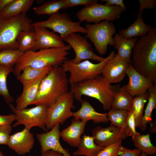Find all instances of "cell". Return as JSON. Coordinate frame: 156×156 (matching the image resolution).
Listing matches in <instances>:
<instances>
[{
  "label": "cell",
  "instance_id": "8992f818",
  "mask_svg": "<svg viewBox=\"0 0 156 156\" xmlns=\"http://www.w3.org/2000/svg\"><path fill=\"white\" fill-rule=\"evenodd\" d=\"M115 55V52L112 51L103 61L96 64L86 60L75 64L68 59L65 60L61 65L65 72L70 73L68 81L69 84L71 85L83 82L101 75L102 70L104 66Z\"/></svg>",
  "mask_w": 156,
  "mask_h": 156
},
{
  "label": "cell",
  "instance_id": "60d3db41",
  "mask_svg": "<svg viewBox=\"0 0 156 156\" xmlns=\"http://www.w3.org/2000/svg\"><path fill=\"white\" fill-rule=\"evenodd\" d=\"M127 125L132 134L131 136L139 133L136 131L134 114L132 109L129 111V116L127 122Z\"/></svg>",
  "mask_w": 156,
  "mask_h": 156
},
{
  "label": "cell",
  "instance_id": "5bb4252c",
  "mask_svg": "<svg viewBox=\"0 0 156 156\" xmlns=\"http://www.w3.org/2000/svg\"><path fill=\"white\" fill-rule=\"evenodd\" d=\"M60 124L57 123L49 131L36 134L41 146V154L51 150L60 153L64 156H71L69 151L64 148L60 143Z\"/></svg>",
  "mask_w": 156,
  "mask_h": 156
},
{
  "label": "cell",
  "instance_id": "7dc6e473",
  "mask_svg": "<svg viewBox=\"0 0 156 156\" xmlns=\"http://www.w3.org/2000/svg\"><path fill=\"white\" fill-rule=\"evenodd\" d=\"M138 156H147V155L144 152H142Z\"/></svg>",
  "mask_w": 156,
  "mask_h": 156
},
{
  "label": "cell",
  "instance_id": "f1b7e54d",
  "mask_svg": "<svg viewBox=\"0 0 156 156\" xmlns=\"http://www.w3.org/2000/svg\"><path fill=\"white\" fill-rule=\"evenodd\" d=\"M147 91L149 94L148 102L139 127L143 131L147 128V124L152 122V113L153 110L156 108V84H154Z\"/></svg>",
  "mask_w": 156,
  "mask_h": 156
},
{
  "label": "cell",
  "instance_id": "b9f144b4",
  "mask_svg": "<svg viewBox=\"0 0 156 156\" xmlns=\"http://www.w3.org/2000/svg\"><path fill=\"white\" fill-rule=\"evenodd\" d=\"M16 120V117L14 114L2 115L0 114V125H11Z\"/></svg>",
  "mask_w": 156,
  "mask_h": 156
},
{
  "label": "cell",
  "instance_id": "7a4b0ae2",
  "mask_svg": "<svg viewBox=\"0 0 156 156\" xmlns=\"http://www.w3.org/2000/svg\"><path fill=\"white\" fill-rule=\"evenodd\" d=\"M68 79L61 65L52 67L43 78L31 105L49 107L61 95L68 91Z\"/></svg>",
  "mask_w": 156,
  "mask_h": 156
},
{
  "label": "cell",
  "instance_id": "9a60e30c",
  "mask_svg": "<svg viewBox=\"0 0 156 156\" xmlns=\"http://www.w3.org/2000/svg\"><path fill=\"white\" fill-rule=\"evenodd\" d=\"M36 36L33 51L51 48H61L66 45L62 38L53 31L41 27H33Z\"/></svg>",
  "mask_w": 156,
  "mask_h": 156
},
{
  "label": "cell",
  "instance_id": "6da1fadb",
  "mask_svg": "<svg viewBox=\"0 0 156 156\" xmlns=\"http://www.w3.org/2000/svg\"><path fill=\"white\" fill-rule=\"evenodd\" d=\"M138 73L156 84V29L152 27L137 40L133 48L131 63Z\"/></svg>",
  "mask_w": 156,
  "mask_h": 156
},
{
  "label": "cell",
  "instance_id": "83f0119b",
  "mask_svg": "<svg viewBox=\"0 0 156 156\" xmlns=\"http://www.w3.org/2000/svg\"><path fill=\"white\" fill-rule=\"evenodd\" d=\"M53 67H48L42 69L29 66L25 67L17 76V79L23 85L33 81L47 74Z\"/></svg>",
  "mask_w": 156,
  "mask_h": 156
},
{
  "label": "cell",
  "instance_id": "5b68a950",
  "mask_svg": "<svg viewBox=\"0 0 156 156\" xmlns=\"http://www.w3.org/2000/svg\"><path fill=\"white\" fill-rule=\"evenodd\" d=\"M32 24L26 13L9 19L0 16V51L17 49L18 36L22 31L33 30Z\"/></svg>",
  "mask_w": 156,
  "mask_h": 156
},
{
  "label": "cell",
  "instance_id": "f546056e",
  "mask_svg": "<svg viewBox=\"0 0 156 156\" xmlns=\"http://www.w3.org/2000/svg\"><path fill=\"white\" fill-rule=\"evenodd\" d=\"M131 137L135 146L142 152L147 155H153L156 153V147L152 144L149 133L142 135L139 133Z\"/></svg>",
  "mask_w": 156,
  "mask_h": 156
},
{
  "label": "cell",
  "instance_id": "2e32d148",
  "mask_svg": "<svg viewBox=\"0 0 156 156\" xmlns=\"http://www.w3.org/2000/svg\"><path fill=\"white\" fill-rule=\"evenodd\" d=\"M129 78L128 83L125 86V90L132 96L142 94L154 84L137 71L130 64L126 71Z\"/></svg>",
  "mask_w": 156,
  "mask_h": 156
},
{
  "label": "cell",
  "instance_id": "8d00e7d4",
  "mask_svg": "<svg viewBox=\"0 0 156 156\" xmlns=\"http://www.w3.org/2000/svg\"><path fill=\"white\" fill-rule=\"evenodd\" d=\"M12 127L11 125H0V145H7Z\"/></svg>",
  "mask_w": 156,
  "mask_h": 156
},
{
  "label": "cell",
  "instance_id": "52a82bcc",
  "mask_svg": "<svg viewBox=\"0 0 156 156\" xmlns=\"http://www.w3.org/2000/svg\"><path fill=\"white\" fill-rule=\"evenodd\" d=\"M85 37L92 42L98 53L105 55L108 45L114 46L113 36L116 32L114 25L107 20L94 24H86Z\"/></svg>",
  "mask_w": 156,
  "mask_h": 156
},
{
  "label": "cell",
  "instance_id": "ac0fdd59",
  "mask_svg": "<svg viewBox=\"0 0 156 156\" xmlns=\"http://www.w3.org/2000/svg\"><path fill=\"white\" fill-rule=\"evenodd\" d=\"M130 64L114 57L104 66L102 70L101 75L111 84L119 83L126 75V71Z\"/></svg>",
  "mask_w": 156,
  "mask_h": 156
},
{
  "label": "cell",
  "instance_id": "d4e9b609",
  "mask_svg": "<svg viewBox=\"0 0 156 156\" xmlns=\"http://www.w3.org/2000/svg\"><path fill=\"white\" fill-rule=\"evenodd\" d=\"M104 148L97 145L92 136L84 135L81 139L78 149L73 154L74 156H97Z\"/></svg>",
  "mask_w": 156,
  "mask_h": 156
},
{
  "label": "cell",
  "instance_id": "ab89813d",
  "mask_svg": "<svg viewBox=\"0 0 156 156\" xmlns=\"http://www.w3.org/2000/svg\"><path fill=\"white\" fill-rule=\"evenodd\" d=\"M68 7L83 5L85 7H88L97 3V0H66Z\"/></svg>",
  "mask_w": 156,
  "mask_h": 156
},
{
  "label": "cell",
  "instance_id": "7402d4cb",
  "mask_svg": "<svg viewBox=\"0 0 156 156\" xmlns=\"http://www.w3.org/2000/svg\"><path fill=\"white\" fill-rule=\"evenodd\" d=\"M137 40L136 37L126 39L116 34L113 37L114 46L117 49V53L114 58L131 64L132 51Z\"/></svg>",
  "mask_w": 156,
  "mask_h": 156
},
{
  "label": "cell",
  "instance_id": "c3c4849f",
  "mask_svg": "<svg viewBox=\"0 0 156 156\" xmlns=\"http://www.w3.org/2000/svg\"><path fill=\"white\" fill-rule=\"evenodd\" d=\"M0 156H4L2 153L0 151Z\"/></svg>",
  "mask_w": 156,
  "mask_h": 156
},
{
  "label": "cell",
  "instance_id": "7c38bea8",
  "mask_svg": "<svg viewBox=\"0 0 156 156\" xmlns=\"http://www.w3.org/2000/svg\"><path fill=\"white\" fill-rule=\"evenodd\" d=\"M91 133L95 143L105 147L132 136L127 126L120 128L112 124L106 127L97 126L92 130Z\"/></svg>",
  "mask_w": 156,
  "mask_h": 156
},
{
  "label": "cell",
  "instance_id": "cb8c5ba5",
  "mask_svg": "<svg viewBox=\"0 0 156 156\" xmlns=\"http://www.w3.org/2000/svg\"><path fill=\"white\" fill-rule=\"evenodd\" d=\"M34 1V0H12L0 12V16L5 19H9L26 13Z\"/></svg>",
  "mask_w": 156,
  "mask_h": 156
},
{
  "label": "cell",
  "instance_id": "4316f807",
  "mask_svg": "<svg viewBox=\"0 0 156 156\" xmlns=\"http://www.w3.org/2000/svg\"><path fill=\"white\" fill-rule=\"evenodd\" d=\"M68 8L66 0H53L46 1L40 6L34 7L33 9L37 14H46L50 16L60 10Z\"/></svg>",
  "mask_w": 156,
  "mask_h": 156
},
{
  "label": "cell",
  "instance_id": "1f68e13d",
  "mask_svg": "<svg viewBox=\"0 0 156 156\" xmlns=\"http://www.w3.org/2000/svg\"><path fill=\"white\" fill-rule=\"evenodd\" d=\"M17 40L18 43V50L23 53L32 51L36 40L34 31H21L18 36Z\"/></svg>",
  "mask_w": 156,
  "mask_h": 156
},
{
  "label": "cell",
  "instance_id": "ffe728a7",
  "mask_svg": "<svg viewBox=\"0 0 156 156\" xmlns=\"http://www.w3.org/2000/svg\"><path fill=\"white\" fill-rule=\"evenodd\" d=\"M46 75L33 81L23 85L22 93L16 100V104L15 108L16 109L21 110L26 108L28 105H31L36 97L41 81Z\"/></svg>",
  "mask_w": 156,
  "mask_h": 156
},
{
  "label": "cell",
  "instance_id": "f6af8a7d",
  "mask_svg": "<svg viewBox=\"0 0 156 156\" xmlns=\"http://www.w3.org/2000/svg\"><path fill=\"white\" fill-rule=\"evenodd\" d=\"M12 0H0V12Z\"/></svg>",
  "mask_w": 156,
  "mask_h": 156
},
{
  "label": "cell",
  "instance_id": "484cf974",
  "mask_svg": "<svg viewBox=\"0 0 156 156\" xmlns=\"http://www.w3.org/2000/svg\"><path fill=\"white\" fill-rule=\"evenodd\" d=\"M133 98L127 91L124 86L120 87L114 96L111 109L130 111L132 109Z\"/></svg>",
  "mask_w": 156,
  "mask_h": 156
},
{
  "label": "cell",
  "instance_id": "e0dca14e",
  "mask_svg": "<svg viewBox=\"0 0 156 156\" xmlns=\"http://www.w3.org/2000/svg\"><path fill=\"white\" fill-rule=\"evenodd\" d=\"M34 143L33 134L25 128L10 135L7 145L18 155H25L30 152Z\"/></svg>",
  "mask_w": 156,
  "mask_h": 156
},
{
  "label": "cell",
  "instance_id": "f35d334b",
  "mask_svg": "<svg viewBox=\"0 0 156 156\" xmlns=\"http://www.w3.org/2000/svg\"><path fill=\"white\" fill-rule=\"evenodd\" d=\"M140 7L138 14H142L143 10L146 9H153L155 8L156 6L155 0H139Z\"/></svg>",
  "mask_w": 156,
  "mask_h": 156
},
{
  "label": "cell",
  "instance_id": "4fadbf2b",
  "mask_svg": "<svg viewBox=\"0 0 156 156\" xmlns=\"http://www.w3.org/2000/svg\"><path fill=\"white\" fill-rule=\"evenodd\" d=\"M63 39L69 44L74 51L75 57L70 60L74 64H77L82 60L88 59L100 62L105 58L95 54L86 38L78 34L73 33Z\"/></svg>",
  "mask_w": 156,
  "mask_h": 156
},
{
  "label": "cell",
  "instance_id": "74e56055",
  "mask_svg": "<svg viewBox=\"0 0 156 156\" xmlns=\"http://www.w3.org/2000/svg\"><path fill=\"white\" fill-rule=\"evenodd\" d=\"M118 153L119 156H138L142 151L137 148L129 149L121 145L118 148Z\"/></svg>",
  "mask_w": 156,
  "mask_h": 156
},
{
  "label": "cell",
  "instance_id": "ee69618b",
  "mask_svg": "<svg viewBox=\"0 0 156 156\" xmlns=\"http://www.w3.org/2000/svg\"><path fill=\"white\" fill-rule=\"evenodd\" d=\"M40 156H64L62 154L58 152L52 150H48Z\"/></svg>",
  "mask_w": 156,
  "mask_h": 156
},
{
  "label": "cell",
  "instance_id": "d6986e66",
  "mask_svg": "<svg viewBox=\"0 0 156 156\" xmlns=\"http://www.w3.org/2000/svg\"><path fill=\"white\" fill-rule=\"evenodd\" d=\"M87 122L74 118L70 125L60 132L64 141L70 146L78 147L81 142V136L83 133Z\"/></svg>",
  "mask_w": 156,
  "mask_h": 156
},
{
  "label": "cell",
  "instance_id": "ba28073f",
  "mask_svg": "<svg viewBox=\"0 0 156 156\" xmlns=\"http://www.w3.org/2000/svg\"><path fill=\"white\" fill-rule=\"evenodd\" d=\"M81 22L73 21L69 15L65 13L56 12L49 16L47 20L32 23L33 27H38L49 28L60 34L63 39L76 32L86 34L85 27L81 26Z\"/></svg>",
  "mask_w": 156,
  "mask_h": 156
},
{
  "label": "cell",
  "instance_id": "bcb514c9",
  "mask_svg": "<svg viewBox=\"0 0 156 156\" xmlns=\"http://www.w3.org/2000/svg\"><path fill=\"white\" fill-rule=\"evenodd\" d=\"M156 122H153V123H150L151 128L150 129V132L151 133H156Z\"/></svg>",
  "mask_w": 156,
  "mask_h": 156
},
{
  "label": "cell",
  "instance_id": "d590c367",
  "mask_svg": "<svg viewBox=\"0 0 156 156\" xmlns=\"http://www.w3.org/2000/svg\"><path fill=\"white\" fill-rule=\"evenodd\" d=\"M122 141L120 140L114 144L105 147L97 156H119L118 149L122 144Z\"/></svg>",
  "mask_w": 156,
  "mask_h": 156
},
{
  "label": "cell",
  "instance_id": "836d02e7",
  "mask_svg": "<svg viewBox=\"0 0 156 156\" xmlns=\"http://www.w3.org/2000/svg\"><path fill=\"white\" fill-rule=\"evenodd\" d=\"M129 111L125 110L110 109L107 112V118L112 124L115 126L123 128L127 126V122Z\"/></svg>",
  "mask_w": 156,
  "mask_h": 156
},
{
  "label": "cell",
  "instance_id": "4dcf8cb0",
  "mask_svg": "<svg viewBox=\"0 0 156 156\" xmlns=\"http://www.w3.org/2000/svg\"><path fill=\"white\" fill-rule=\"evenodd\" d=\"M149 94L148 91L144 94L135 96L132 102L135 123L136 128H139L143 116L144 105L148 100Z\"/></svg>",
  "mask_w": 156,
  "mask_h": 156
},
{
  "label": "cell",
  "instance_id": "277c9868",
  "mask_svg": "<svg viewBox=\"0 0 156 156\" xmlns=\"http://www.w3.org/2000/svg\"><path fill=\"white\" fill-rule=\"evenodd\" d=\"M71 47L69 44L58 48H51L40 50L38 51H31L23 53L15 65L14 73L17 76L25 67L42 69L48 67L60 66L66 60L68 51Z\"/></svg>",
  "mask_w": 156,
  "mask_h": 156
},
{
  "label": "cell",
  "instance_id": "8fae6325",
  "mask_svg": "<svg viewBox=\"0 0 156 156\" xmlns=\"http://www.w3.org/2000/svg\"><path fill=\"white\" fill-rule=\"evenodd\" d=\"M74 97L70 91L60 96L52 105L48 107L46 127L51 129L57 123L62 124L71 116L72 109L75 108Z\"/></svg>",
  "mask_w": 156,
  "mask_h": 156
},
{
  "label": "cell",
  "instance_id": "3957f363",
  "mask_svg": "<svg viewBox=\"0 0 156 156\" xmlns=\"http://www.w3.org/2000/svg\"><path fill=\"white\" fill-rule=\"evenodd\" d=\"M102 75L83 82L70 85V91L74 99L81 102L82 96L97 99L102 105L103 109L109 110L117 91Z\"/></svg>",
  "mask_w": 156,
  "mask_h": 156
},
{
  "label": "cell",
  "instance_id": "e575fe53",
  "mask_svg": "<svg viewBox=\"0 0 156 156\" xmlns=\"http://www.w3.org/2000/svg\"><path fill=\"white\" fill-rule=\"evenodd\" d=\"M24 53L16 49H6L0 51V66H13Z\"/></svg>",
  "mask_w": 156,
  "mask_h": 156
},
{
  "label": "cell",
  "instance_id": "44dd1931",
  "mask_svg": "<svg viewBox=\"0 0 156 156\" xmlns=\"http://www.w3.org/2000/svg\"><path fill=\"white\" fill-rule=\"evenodd\" d=\"M81 103L80 108L77 111L72 112V117L86 122L91 120L96 124L106 123L109 121L107 118V112L101 113L97 112L91 104L86 100H82Z\"/></svg>",
  "mask_w": 156,
  "mask_h": 156
},
{
  "label": "cell",
  "instance_id": "d6a6232c",
  "mask_svg": "<svg viewBox=\"0 0 156 156\" xmlns=\"http://www.w3.org/2000/svg\"><path fill=\"white\" fill-rule=\"evenodd\" d=\"M13 66H0V95L3 96L8 104L12 103L14 101L8 89L7 79L8 75L13 72Z\"/></svg>",
  "mask_w": 156,
  "mask_h": 156
},
{
  "label": "cell",
  "instance_id": "7bdbcfd3",
  "mask_svg": "<svg viewBox=\"0 0 156 156\" xmlns=\"http://www.w3.org/2000/svg\"><path fill=\"white\" fill-rule=\"evenodd\" d=\"M101 1L105 2V5L117 6L120 7L124 12L126 10V7L123 0H102Z\"/></svg>",
  "mask_w": 156,
  "mask_h": 156
},
{
  "label": "cell",
  "instance_id": "9c48e42d",
  "mask_svg": "<svg viewBox=\"0 0 156 156\" xmlns=\"http://www.w3.org/2000/svg\"><path fill=\"white\" fill-rule=\"evenodd\" d=\"M9 106L16 117V122L13 127L22 125L29 130L36 127L47 131L46 125L48 107L38 105L32 108L17 110L12 103L9 104Z\"/></svg>",
  "mask_w": 156,
  "mask_h": 156
},
{
  "label": "cell",
  "instance_id": "30bf717a",
  "mask_svg": "<svg viewBox=\"0 0 156 156\" xmlns=\"http://www.w3.org/2000/svg\"><path fill=\"white\" fill-rule=\"evenodd\" d=\"M124 12L119 6H107L97 3L81 9L76 16L81 22L85 21L88 23H97L102 21H111L117 20Z\"/></svg>",
  "mask_w": 156,
  "mask_h": 156
},
{
  "label": "cell",
  "instance_id": "603a6c76",
  "mask_svg": "<svg viewBox=\"0 0 156 156\" xmlns=\"http://www.w3.org/2000/svg\"><path fill=\"white\" fill-rule=\"evenodd\" d=\"M152 27L144 22L142 14H138L135 21L127 28L121 30L119 34L126 39L141 36L147 34Z\"/></svg>",
  "mask_w": 156,
  "mask_h": 156
}]
</instances>
